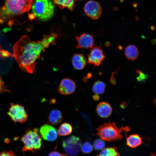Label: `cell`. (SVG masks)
Here are the masks:
<instances>
[{
	"label": "cell",
	"instance_id": "obj_1",
	"mask_svg": "<svg viewBox=\"0 0 156 156\" xmlns=\"http://www.w3.org/2000/svg\"><path fill=\"white\" fill-rule=\"evenodd\" d=\"M58 37L57 33H52L45 35L40 41H31L29 36H22L14 44L13 50V57L20 68L29 73H33L36 66V60L42 52L50 44H54Z\"/></svg>",
	"mask_w": 156,
	"mask_h": 156
},
{
	"label": "cell",
	"instance_id": "obj_2",
	"mask_svg": "<svg viewBox=\"0 0 156 156\" xmlns=\"http://www.w3.org/2000/svg\"><path fill=\"white\" fill-rule=\"evenodd\" d=\"M33 0H5L4 5L0 8V16L6 19L16 15L22 14L30 9Z\"/></svg>",
	"mask_w": 156,
	"mask_h": 156
},
{
	"label": "cell",
	"instance_id": "obj_3",
	"mask_svg": "<svg viewBox=\"0 0 156 156\" xmlns=\"http://www.w3.org/2000/svg\"><path fill=\"white\" fill-rule=\"evenodd\" d=\"M130 129L128 126L119 128L114 122L110 121L103 123L96 128L97 134L105 141H111L120 139L122 137L121 133L122 131H128Z\"/></svg>",
	"mask_w": 156,
	"mask_h": 156
},
{
	"label": "cell",
	"instance_id": "obj_4",
	"mask_svg": "<svg viewBox=\"0 0 156 156\" xmlns=\"http://www.w3.org/2000/svg\"><path fill=\"white\" fill-rule=\"evenodd\" d=\"M32 10L38 19L46 21L53 16L54 5L50 0H35L32 6Z\"/></svg>",
	"mask_w": 156,
	"mask_h": 156
},
{
	"label": "cell",
	"instance_id": "obj_5",
	"mask_svg": "<svg viewBox=\"0 0 156 156\" xmlns=\"http://www.w3.org/2000/svg\"><path fill=\"white\" fill-rule=\"evenodd\" d=\"M21 141L24 144L22 149L23 151L39 149L42 145L41 138L37 128L27 130L21 138Z\"/></svg>",
	"mask_w": 156,
	"mask_h": 156
},
{
	"label": "cell",
	"instance_id": "obj_6",
	"mask_svg": "<svg viewBox=\"0 0 156 156\" xmlns=\"http://www.w3.org/2000/svg\"><path fill=\"white\" fill-rule=\"evenodd\" d=\"M81 145L79 138L73 135L65 139L63 142L64 150L67 154L74 156L78 154L81 150Z\"/></svg>",
	"mask_w": 156,
	"mask_h": 156
},
{
	"label": "cell",
	"instance_id": "obj_7",
	"mask_svg": "<svg viewBox=\"0 0 156 156\" xmlns=\"http://www.w3.org/2000/svg\"><path fill=\"white\" fill-rule=\"evenodd\" d=\"M8 114L15 123H22L25 122L28 118V114L24 107L18 104L11 103Z\"/></svg>",
	"mask_w": 156,
	"mask_h": 156
},
{
	"label": "cell",
	"instance_id": "obj_8",
	"mask_svg": "<svg viewBox=\"0 0 156 156\" xmlns=\"http://www.w3.org/2000/svg\"><path fill=\"white\" fill-rule=\"evenodd\" d=\"M105 57L104 51L101 48V45L95 46L91 49L88 55V63L89 65H93L94 67L99 66L102 64Z\"/></svg>",
	"mask_w": 156,
	"mask_h": 156
},
{
	"label": "cell",
	"instance_id": "obj_9",
	"mask_svg": "<svg viewBox=\"0 0 156 156\" xmlns=\"http://www.w3.org/2000/svg\"><path fill=\"white\" fill-rule=\"evenodd\" d=\"M84 10L87 16L93 20L99 18L102 12V8L99 3L93 0H90L86 3Z\"/></svg>",
	"mask_w": 156,
	"mask_h": 156
},
{
	"label": "cell",
	"instance_id": "obj_10",
	"mask_svg": "<svg viewBox=\"0 0 156 156\" xmlns=\"http://www.w3.org/2000/svg\"><path fill=\"white\" fill-rule=\"evenodd\" d=\"M39 132L42 138L47 141H54L57 137L56 129L52 126L48 124L44 125L41 127Z\"/></svg>",
	"mask_w": 156,
	"mask_h": 156
},
{
	"label": "cell",
	"instance_id": "obj_11",
	"mask_svg": "<svg viewBox=\"0 0 156 156\" xmlns=\"http://www.w3.org/2000/svg\"><path fill=\"white\" fill-rule=\"evenodd\" d=\"M76 88L75 82L69 78H64L60 82L58 92L63 95H68L73 93Z\"/></svg>",
	"mask_w": 156,
	"mask_h": 156
},
{
	"label": "cell",
	"instance_id": "obj_12",
	"mask_svg": "<svg viewBox=\"0 0 156 156\" xmlns=\"http://www.w3.org/2000/svg\"><path fill=\"white\" fill-rule=\"evenodd\" d=\"M76 39L77 42V48H92L93 46L94 39L92 35L83 34L79 36H76Z\"/></svg>",
	"mask_w": 156,
	"mask_h": 156
},
{
	"label": "cell",
	"instance_id": "obj_13",
	"mask_svg": "<svg viewBox=\"0 0 156 156\" xmlns=\"http://www.w3.org/2000/svg\"><path fill=\"white\" fill-rule=\"evenodd\" d=\"M112 108L108 103L102 102L99 103L97 106L96 111L98 115L100 117L106 118L109 117L112 112Z\"/></svg>",
	"mask_w": 156,
	"mask_h": 156
},
{
	"label": "cell",
	"instance_id": "obj_14",
	"mask_svg": "<svg viewBox=\"0 0 156 156\" xmlns=\"http://www.w3.org/2000/svg\"><path fill=\"white\" fill-rule=\"evenodd\" d=\"M72 62L75 68L77 70H80L84 67L86 61L85 57L83 55L76 54L73 55Z\"/></svg>",
	"mask_w": 156,
	"mask_h": 156
},
{
	"label": "cell",
	"instance_id": "obj_15",
	"mask_svg": "<svg viewBox=\"0 0 156 156\" xmlns=\"http://www.w3.org/2000/svg\"><path fill=\"white\" fill-rule=\"evenodd\" d=\"M125 54L127 59L133 61L138 57L139 54V50L136 46L130 44L125 48Z\"/></svg>",
	"mask_w": 156,
	"mask_h": 156
},
{
	"label": "cell",
	"instance_id": "obj_16",
	"mask_svg": "<svg viewBox=\"0 0 156 156\" xmlns=\"http://www.w3.org/2000/svg\"><path fill=\"white\" fill-rule=\"evenodd\" d=\"M49 120L52 125H56L60 124L63 120L62 114L58 110L55 109L50 112L49 116Z\"/></svg>",
	"mask_w": 156,
	"mask_h": 156
},
{
	"label": "cell",
	"instance_id": "obj_17",
	"mask_svg": "<svg viewBox=\"0 0 156 156\" xmlns=\"http://www.w3.org/2000/svg\"><path fill=\"white\" fill-rule=\"evenodd\" d=\"M126 142L127 145L130 147L135 148L141 144L142 139L138 134H132L127 138Z\"/></svg>",
	"mask_w": 156,
	"mask_h": 156
},
{
	"label": "cell",
	"instance_id": "obj_18",
	"mask_svg": "<svg viewBox=\"0 0 156 156\" xmlns=\"http://www.w3.org/2000/svg\"><path fill=\"white\" fill-rule=\"evenodd\" d=\"M54 3L61 9L66 8L72 11L75 7V2L77 0H52Z\"/></svg>",
	"mask_w": 156,
	"mask_h": 156
},
{
	"label": "cell",
	"instance_id": "obj_19",
	"mask_svg": "<svg viewBox=\"0 0 156 156\" xmlns=\"http://www.w3.org/2000/svg\"><path fill=\"white\" fill-rule=\"evenodd\" d=\"M72 127L70 124L65 122L60 126L57 132V135L59 136L68 135L72 133Z\"/></svg>",
	"mask_w": 156,
	"mask_h": 156
},
{
	"label": "cell",
	"instance_id": "obj_20",
	"mask_svg": "<svg viewBox=\"0 0 156 156\" xmlns=\"http://www.w3.org/2000/svg\"><path fill=\"white\" fill-rule=\"evenodd\" d=\"M106 86V84L103 81L97 80L92 86V91L95 94H102L105 92Z\"/></svg>",
	"mask_w": 156,
	"mask_h": 156
},
{
	"label": "cell",
	"instance_id": "obj_21",
	"mask_svg": "<svg viewBox=\"0 0 156 156\" xmlns=\"http://www.w3.org/2000/svg\"><path fill=\"white\" fill-rule=\"evenodd\" d=\"M118 153L116 150L112 147H105L100 150L97 156H117Z\"/></svg>",
	"mask_w": 156,
	"mask_h": 156
},
{
	"label": "cell",
	"instance_id": "obj_22",
	"mask_svg": "<svg viewBox=\"0 0 156 156\" xmlns=\"http://www.w3.org/2000/svg\"><path fill=\"white\" fill-rule=\"evenodd\" d=\"M93 146L96 150H101L105 147V141L100 138L95 139L93 142Z\"/></svg>",
	"mask_w": 156,
	"mask_h": 156
},
{
	"label": "cell",
	"instance_id": "obj_23",
	"mask_svg": "<svg viewBox=\"0 0 156 156\" xmlns=\"http://www.w3.org/2000/svg\"><path fill=\"white\" fill-rule=\"evenodd\" d=\"M93 147L92 145L88 142H86L81 145V150L85 153H88L91 152Z\"/></svg>",
	"mask_w": 156,
	"mask_h": 156
},
{
	"label": "cell",
	"instance_id": "obj_24",
	"mask_svg": "<svg viewBox=\"0 0 156 156\" xmlns=\"http://www.w3.org/2000/svg\"><path fill=\"white\" fill-rule=\"evenodd\" d=\"M136 72L139 74L136 78L138 81L141 83H145L147 78V75L145 74L139 70H137Z\"/></svg>",
	"mask_w": 156,
	"mask_h": 156
},
{
	"label": "cell",
	"instance_id": "obj_25",
	"mask_svg": "<svg viewBox=\"0 0 156 156\" xmlns=\"http://www.w3.org/2000/svg\"><path fill=\"white\" fill-rule=\"evenodd\" d=\"M11 56H13V55L7 51L2 49L0 51V58H6Z\"/></svg>",
	"mask_w": 156,
	"mask_h": 156
},
{
	"label": "cell",
	"instance_id": "obj_26",
	"mask_svg": "<svg viewBox=\"0 0 156 156\" xmlns=\"http://www.w3.org/2000/svg\"><path fill=\"white\" fill-rule=\"evenodd\" d=\"M120 67L118 68L114 71L112 72V73L111 77L110 79V83L112 85H115L116 83V78L114 77V75L115 73L117 72L119 68Z\"/></svg>",
	"mask_w": 156,
	"mask_h": 156
},
{
	"label": "cell",
	"instance_id": "obj_27",
	"mask_svg": "<svg viewBox=\"0 0 156 156\" xmlns=\"http://www.w3.org/2000/svg\"><path fill=\"white\" fill-rule=\"evenodd\" d=\"M0 156H16L12 151H4L0 153Z\"/></svg>",
	"mask_w": 156,
	"mask_h": 156
},
{
	"label": "cell",
	"instance_id": "obj_28",
	"mask_svg": "<svg viewBox=\"0 0 156 156\" xmlns=\"http://www.w3.org/2000/svg\"><path fill=\"white\" fill-rule=\"evenodd\" d=\"M49 156H62V155L58 152L54 151L50 153Z\"/></svg>",
	"mask_w": 156,
	"mask_h": 156
},
{
	"label": "cell",
	"instance_id": "obj_29",
	"mask_svg": "<svg viewBox=\"0 0 156 156\" xmlns=\"http://www.w3.org/2000/svg\"><path fill=\"white\" fill-rule=\"evenodd\" d=\"M28 17L31 21L34 19L35 17V15L34 14H28Z\"/></svg>",
	"mask_w": 156,
	"mask_h": 156
},
{
	"label": "cell",
	"instance_id": "obj_30",
	"mask_svg": "<svg viewBox=\"0 0 156 156\" xmlns=\"http://www.w3.org/2000/svg\"><path fill=\"white\" fill-rule=\"evenodd\" d=\"M93 99L95 101H98L100 99V96L98 94H95L92 97Z\"/></svg>",
	"mask_w": 156,
	"mask_h": 156
},
{
	"label": "cell",
	"instance_id": "obj_31",
	"mask_svg": "<svg viewBox=\"0 0 156 156\" xmlns=\"http://www.w3.org/2000/svg\"><path fill=\"white\" fill-rule=\"evenodd\" d=\"M127 105V104L126 102H122L120 105V106L122 108H125L126 107Z\"/></svg>",
	"mask_w": 156,
	"mask_h": 156
},
{
	"label": "cell",
	"instance_id": "obj_32",
	"mask_svg": "<svg viewBox=\"0 0 156 156\" xmlns=\"http://www.w3.org/2000/svg\"><path fill=\"white\" fill-rule=\"evenodd\" d=\"M14 21L13 20H9L8 22V25L10 27H11L14 24Z\"/></svg>",
	"mask_w": 156,
	"mask_h": 156
},
{
	"label": "cell",
	"instance_id": "obj_33",
	"mask_svg": "<svg viewBox=\"0 0 156 156\" xmlns=\"http://www.w3.org/2000/svg\"><path fill=\"white\" fill-rule=\"evenodd\" d=\"M105 45L107 47H108L110 46V43L107 42L106 43Z\"/></svg>",
	"mask_w": 156,
	"mask_h": 156
},
{
	"label": "cell",
	"instance_id": "obj_34",
	"mask_svg": "<svg viewBox=\"0 0 156 156\" xmlns=\"http://www.w3.org/2000/svg\"><path fill=\"white\" fill-rule=\"evenodd\" d=\"M4 21L1 18H0V23L2 24L3 23Z\"/></svg>",
	"mask_w": 156,
	"mask_h": 156
},
{
	"label": "cell",
	"instance_id": "obj_35",
	"mask_svg": "<svg viewBox=\"0 0 156 156\" xmlns=\"http://www.w3.org/2000/svg\"><path fill=\"white\" fill-rule=\"evenodd\" d=\"M155 29V27H154V26H152L151 27V29L152 30H154V29Z\"/></svg>",
	"mask_w": 156,
	"mask_h": 156
},
{
	"label": "cell",
	"instance_id": "obj_36",
	"mask_svg": "<svg viewBox=\"0 0 156 156\" xmlns=\"http://www.w3.org/2000/svg\"><path fill=\"white\" fill-rule=\"evenodd\" d=\"M1 46L0 45V51L2 49Z\"/></svg>",
	"mask_w": 156,
	"mask_h": 156
},
{
	"label": "cell",
	"instance_id": "obj_37",
	"mask_svg": "<svg viewBox=\"0 0 156 156\" xmlns=\"http://www.w3.org/2000/svg\"></svg>",
	"mask_w": 156,
	"mask_h": 156
}]
</instances>
